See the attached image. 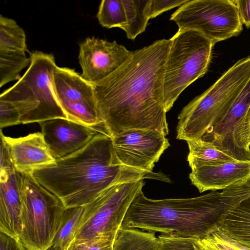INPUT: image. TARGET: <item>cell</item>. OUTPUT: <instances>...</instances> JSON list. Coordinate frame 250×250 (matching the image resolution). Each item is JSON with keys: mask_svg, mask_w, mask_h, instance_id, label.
I'll return each instance as SVG.
<instances>
[{"mask_svg": "<svg viewBox=\"0 0 250 250\" xmlns=\"http://www.w3.org/2000/svg\"><path fill=\"white\" fill-rule=\"evenodd\" d=\"M0 167V231L20 239L22 173L15 168L1 141Z\"/></svg>", "mask_w": 250, "mask_h": 250, "instance_id": "obj_13", "label": "cell"}, {"mask_svg": "<svg viewBox=\"0 0 250 250\" xmlns=\"http://www.w3.org/2000/svg\"><path fill=\"white\" fill-rule=\"evenodd\" d=\"M22 231L20 240L26 250H48L59 229L66 208L32 174H22Z\"/></svg>", "mask_w": 250, "mask_h": 250, "instance_id": "obj_7", "label": "cell"}, {"mask_svg": "<svg viewBox=\"0 0 250 250\" xmlns=\"http://www.w3.org/2000/svg\"><path fill=\"white\" fill-rule=\"evenodd\" d=\"M250 107V78L224 116L202 139L237 161H250L245 120Z\"/></svg>", "mask_w": 250, "mask_h": 250, "instance_id": "obj_11", "label": "cell"}, {"mask_svg": "<svg viewBox=\"0 0 250 250\" xmlns=\"http://www.w3.org/2000/svg\"><path fill=\"white\" fill-rule=\"evenodd\" d=\"M52 83L56 98L68 119L104 130L91 83L74 69L57 66Z\"/></svg>", "mask_w": 250, "mask_h": 250, "instance_id": "obj_10", "label": "cell"}, {"mask_svg": "<svg viewBox=\"0 0 250 250\" xmlns=\"http://www.w3.org/2000/svg\"><path fill=\"white\" fill-rule=\"evenodd\" d=\"M28 52L24 30L16 21L0 15V51Z\"/></svg>", "mask_w": 250, "mask_h": 250, "instance_id": "obj_23", "label": "cell"}, {"mask_svg": "<svg viewBox=\"0 0 250 250\" xmlns=\"http://www.w3.org/2000/svg\"><path fill=\"white\" fill-rule=\"evenodd\" d=\"M39 124L44 140L56 160L78 151L99 132H103L67 118H55Z\"/></svg>", "mask_w": 250, "mask_h": 250, "instance_id": "obj_15", "label": "cell"}, {"mask_svg": "<svg viewBox=\"0 0 250 250\" xmlns=\"http://www.w3.org/2000/svg\"><path fill=\"white\" fill-rule=\"evenodd\" d=\"M0 250H26L19 239L0 231Z\"/></svg>", "mask_w": 250, "mask_h": 250, "instance_id": "obj_31", "label": "cell"}, {"mask_svg": "<svg viewBox=\"0 0 250 250\" xmlns=\"http://www.w3.org/2000/svg\"><path fill=\"white\" fill-rule=\"evenodd\" d=\"M170 45V39H161L132 51L116 71L91 83L104 127L111 138L131 129L168 135L164 83Z\"/></svg>", "mask_w": 250, "mask_h": 250, "instance_id": "obj_1", "label": "cell"}, {"mask_svg": "<svg viewBox=\"0 0 250 250\" xmlns=\"http://www.w3.org/2000/svg\"><path fill=\"white\" fill-rule=\"evenodd\" d=\"M218 230L250 249V195L231 211Z\"/></svg>", "mask_w": 250, "mask_h": 250, "instance_id": "obj_18", "label": "cell"}, {"mask_svg": "<svg viewBox=\"0 0 250 250\" xmlns=\"http://www.w3.org/2000/svg\"><path fill=\"white\" fill-rule=\"evenodd\" d=\"M187 142L189 149L187 161L191 169L237 161L202 139Z\"/></svg>", "mask_w": 250, "mask_h": 250, "instance_id": "obj_19", "label": "cell"}, {"mask_svg": "<svg viewBox=\"0 0 250 250\" xmlns=\"http://www.w3.org/2000/svg\"></svg>", "mask_w": 250, "mask_h": 250, "instance_id": "obj_34", "label": "cell"}, {"mask_svg": "<svg viewBox=\"0 0 250 250\" xmlns=\"http://www.w3.org/2000/svg\"><path fill=\"white\" fill-rule=\"evenodd\" d=\"M170 40L164 83L167 112L188 86L206 73L215 44L201 33L189 29H178Z\"/></svg>", "mask_w": 250, "mask_h": 250, "instance_id": "obj_6", "label": "cell"}, {"mask_svg": "<svg viewBox=\"0 0 250 250\" xmlns=\"http://www.w3.org/2000/svg\"><path fill=\"white\" fill-rule=\"evenodd\" d=\"M160 242L154 232L120 227L115 235L113 250H159Z\"/></svg>", "mask_w": 250, "mask_h": 250, "instance_id": "obj_20", "label": "cell"}, {"mask_svg": "<svg viewBox=\"0 0 250 250\" xmlns=\"http://www.w3.org/2000/svg\"><path fill=\"white\" fill-rule=\"evenodd\" d=\"M0 141L6 147L15 168L22 174L55 164L42 132L30 133L18 138L6 136L0 130Z\"/></svg>", "mask_w": 250, "mask_h": 250, "instance_id": "obj_16", "label": "cell"}, {"mask_svg": "<svg viewBox=\"0 0 250 250\" xmlns=\"http://www.w3.org/2000/svg\"><path fill=\"white\" fill-rule=\"evenodd\" d=\"M158 238L159 250H195L194 243L198 239L165 234H160Z\"/></svg>", "mask_w": 250, "mask_h": 250, "instance_id": "obj_27", "label": "cell"}, {"mask_svg": "<svg viewBox=\"0 0 250 250\" xmlns=\"http://www.w3.org/2000/svg\"><path fill=\"white\" fill-rule=\"evenodd\" d=\"M148 173L121 165L111 137L99 132L84 147L32 175L66 209L83 207L114 185L144 179Z\"/></svg>", "mask_w": 250, "mask_h": 250, "instance_id": "obj_3", "label": "cell"}, {"mask_svg": "<svg viewBox=\"0 0 250 250\" xmlns=\"http://www.w3.org/2000/svg\"><path fill=\"white\" fill-rule=\"evenodd\" d=\"M21 124V117L17 108L10 102L0 100V128Z\"/></svg>", "mask_w": 250, "mask_h": 250, "instance_id": "obj_28", "label": "cell"}, {"mask_svg": "<svg viewBox=\"0 0 250 250\" xmlns=\"http://www.w3.org/2000/svg\"><path fill=\"white\" fill-rule=\"evenodd\" d=\"M114 238H102L85 241L70 245L68 250H113Z\"/></svg>", "mask_w": 250, "mask_h": 250, "instance_id": "obj_29", "label": "cell"}, {"mask_svg": "<svg viewBox=\"0 0 250 250\" xmlns=\"http://www.w3.org/2000/svg\"><path fill=\"white\" fill-rule=\"evenodd\" d=\"M245 130L248 145L250 146V107L246 118Z\"/></svg>", "mask_w": 250, "mask_h": 250, "instance_id": "obj_33", "label": "cell"}, {"mask_svg": "<svg viewBox=\"0 0 250 250\" xmlns=\"http://www.w3.org/2000/svg\"><path fill=\"white\" fill-rule=\"evenodd\" d=\"M30 64L25 51H0V87L19 80L21 70Z\"/></svg>", "mask_w": 250, "mask_h": 250, "instance_id": "obj_24", "label": "cell"}, {"mask_svg": "<svg viewBox=\"0 0 250 250\" xmlns=\"http://www.w3.org/2000/svg\"><path fill=\"white\" fill-rule=\"evenodd\" d=\"M237 7L241 21L248 28H250V0H232Z\"/></svg>", "mask_w": 250, "mask_h": 250, "instance_id": "obj_32", "label": "cell"}, {"mask_svg": "<svg viewBox=\"0 0 250 250\" xmlns=\"http://www.w3.org/2000/svg\"><path fill=\"white\" fill-rule=\"evenodd\" d=\"M195 250H250V249L217 230L207 237L197 239Z\"/></svg>", "mask_w": 250, "mask_h": 250, "instance_id": "obj_26", "label": "cell"}, {"mask_svg": "<svg viewBox=\"0 0 250 250\" xmlns=\"http://www.w3.org/2000/svg\"><path fill=\"white\" fill-rule=\"evenodd\" d=\"M250 78V55L237 61L178 116L176 138L202 139L229 109Z\"/></svg>", "mask_w": 250, "mask_h": 250, "instance_id": "obj_4", "label": "cell"}, {"mask_svg": "<svg viewBox=\"0 0 250 250\" xmlns=\"http://www.w3.org/2000/svg\"><path fill=\"white\" fill-rule=\"evenodd\" d=\"M188 0H151L150 18L152 19L173 8L181 6Z\"/></svg>", "mask_w": 250, "mask_h": 250, "instance_id": "obj_30", "label": "cell"}, {"mask_svg": "<svg viewBox=\"0 0 250 250\" xmlns=\"http://www.w3.org/2000/svg\"><path fill=\"white\" fill-rule=\"evenodd\" d=\"M166 136L156 130L131 129L111 138L114 151L121 165L151 174L155 164L170 146Z\"/></svg>", "mask_w": 250, "mask_h": 250, "instance_id": "obj_12", "label": "cell"}, {"mask_svg": "<svg viewBox=\"0 0 250 250\" xmlns=\"http://www.w3.org/2000/svg\"><path fill=\"white\" fill-rule=\"evenodd\" d=\"M151 0H123L126 22L121 28L128 39L134 40L144 32L150 18Z\"/></svg>", "mask_w": 250, "mask_h": 250, "instance_id": "obj_21", "label": "cell"}, {"mask_svg": "<svg viewBox=\"0 0 250 250\" xmlns=\"http://www.w3.org/2000/svg\"><path fill=\"white\" fill-rule=\"evenodd\" d=\"M132 52L115 41L88 37L80 44L81 76L90 83L100 81L118 69Z\"/></svg>", "mask_w": 250, "mask_h": 250, "instance_id": "obj_14", "label": "cell"}, {"mask_svg": "<svg viewBox=\"0 0 250 250\" xmlns=\"http://www.w3.org/2000/svg\"><path fill=\"white\" fill-rule=\"evenodd\" d=\"M250 195V182L188 198L154 200L140 190L121 227L204 238L218 229L239 204Z\"/></svg>", "mask_w": 250, "mask_h": 250, "instance_id": "obj_2", "label": "cell"}, {"mask_svg": "<svg viewBox=\"0 0 250 250\" xmlns=\"http://www.w3.org/2000/svg\"><path fill=\"white\" fill-rule=\"evenodd\" d=\"M29 53L28 68L14 85L0 94V100L13 104L22 124L67 119L53 87V74L57 66L54 56L38 51Z\"/></svg>", "mask_w": 250, "mask_h": 250, "instance_id": "obj_5", "label": "cell"}, {"mask_svg": "<svg viewBox=\"0 0 250 250\" xmlns=\"http://www.w3.org/2000/svg\"><path fill=\"white\" fill-rule=\"evenodd\" d=\"M179 29L198 31L215 44L238 36L243 23L232 0H188L170 18Z\"/></svg>", "mask_w": 250, "mask_h": 250, "instance_id": "obj_9", "label": "cell"}, {"mask_svg": "<svg viewBox=\"0 0 250 250\" xmlns=\"http://www.w3.org/2000/svg\"><path fill=\"white\" fill-rule=\"evenodd\" d=\"M145 184L141 179L114 185L85 205L83 219L70 245L91 239L114 238L130 205Z\"/></svg>", "mask_w": 250, "mask_h": 250, "instance_id": "obj_8", "label": "cell"}, {"mask_svg": "<svg viewBox=\"0 0 250 250\" xmlns=\"http://www.w3.org/2000/svg\"><path fill=\"white\" fill-rule=\"evenodd\" d=\"M97 18L100 24L106 28H121L126 22L123 0H103L101 2Z\"/></svg>", "mask_w": 250, "mask_h": 250, "instance_id": "obj_25", "label": "cell"}, {"mask_svg": "<svg viewBox=\"0 0 250 250\" xmlns=\"http://www.w3.org/2000/svg\"><path fill=\"white\" fill-rule=\"evenodd\" d=\"M189 178L201 193L250 182V161H235L191 169Z\"/></svg>", "mask_w": 250, "mask_h": 250, "instance_id": "obj_17", "label": "cell"}, {"mask_svg": "<svg viewBox=\"0 0 250 250\" xmlns=\"http://www.w3.org/2000/svg\"><path fill=\"white\" fill-rule=\"evenodd\" d=\"M84 211V206L66 209L61 227L48 250L67 249L82 222Z\"/></svg>", "mask_w": 250, "mask_h": 250, "instance_id": "obj_22", "label": "cell"}]
</instances>
